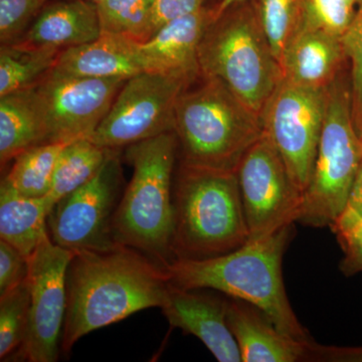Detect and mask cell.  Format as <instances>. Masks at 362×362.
<instances>
[{"mask_svg": "<svg viewBox=\"0 0 362 362\" xmlns=\"http://www.w3.org/2000/svg\"><path fill=\"white\" fill-rule=\"evenodd\" d=\"M168 271L146 255L117 245L106 251L75 252L66 274V310L62 352L85 335L145 309L160 307Z\"/></svg>", "mask_w": 362, "mask_h": 362, "instance_id": "6da1fadb", "label": "cell"}, {"mask_svg": "<svg viewBox=\"0 0 362 362\" xmlns=\"http://www.w3.org/2000/svg\"><path fill=\"white\" fill-rule=\"evenodd\" d=\"M291 235L290 226L214 258L175 259L166 269L169 283L185 289H213L246 301L281 332L300 341L310 340L293 310L283 281V256Z\"/></svg>", "mask_w": 362, "mask_h": 362, "instance_id": "7a4b0ae2", "label": "cell"}, {"mask_svg": "<svg viewBox=\"0 0 362 362\" xmlns=\"http://www.w3.org/2000/svg\"><path fill=\"white\" fill-rule=\"evenodd\" d=\"M177 151L175 131L127 147L125 157L133 175L113 220L117 244L141 252L165 270L175 262L173 170Z\"/></svg>", "mask_w": 362, "mask_h": 362, "instance_id": "3957f363", "label": "cell"}, {"mask_svg": "<svg viewBox=\"0 0 362 362\" xmlns=\"http://www.w3.org/2000/svg\"><path fill=\"white\" fill-rule=\"evenodd\" d=\"M249 239L237 171L180 162L173 183L175 261L214 258Z\"/></svg>", "mask_w": 362, "mask_h": 362, "instance_id": "277c9868", "label": "cell"}, {"mask_svg": "<svg viewBox=\"0 0 362 362\" xmlns=\"http://www.w3.org/2000/svg\"><path fill=\"white\" fill-rule=\"evenodd\" d=\"M173 131L180 162L230 171H237L247 150L264 133L261 116L214 78H204L199 87L181 93Z\"/></svg>", "mask_w": 362, "mask_h": 362, "instance_id": "5b68a950", "label": "cell"}, {"mask_svg": "<svg viewBox=\"0 0 362 362\" xmlns=\"http://www.w3.org/2000/svg\"><path fill=\"white\" fill-rule=\"evenodd\" d=\"M199 63L202 78H218L259 116L283 80L254 0L213 21L199 45Z\"/></svg>", "mask_w": 362, "mask_h": 362, "instance_id": "8992f818", "label": "cell"}, {"mask_svg": "<svg viewBox=\"0 0 362 362\" xmlns=\"http://www.w3.org/2000/svg\"><path fill=\"white\" fill-rule=\"evenodd\" d=\"M361 163L362 137L354 122L351 94L337 78L327 88L322 131L298 223L312 228L332 225L349 204Z\"/></svg>", "mask_w": 362, "mask_h": 362, "instance_id": "52a82bcc", "label": "cell"}, {"mask_svg": "<svg viewBox=\"0 0 362 362\" xmlns=\"http://www.w3.org/2000/svg\"><path fill=\"white\" fill-rule=\"evenodd\" d=\"M192 82L159 71H142L128 78L88 138L105 148L120 149L173 131L176 102Z\"/></svg>", "mask_w": 362, "mask_h": 362, "instance_id": "ba28073f", "label": "cell"}, {"mask_svg": "<svg viewBox=\"0 0 362 362\" xmlns=\"http://www.w3.org/2000/svg\"><path fill=\"white\" fill-rule=\"evenodd\" d=\"M114 150L93 180L59 199L47 218L52 242L74 252L117 246L113 220L120 202L122 169Z\"/></svg>", "mask_w": 362, "mask_h": 362, "instance_id": "9c48e42d", "label": "cell"}, {"mask_svg": "<svg viewBox=\"0 0 362 362\" xmlns=\"http://www.w3.org/2000/svg\"><path fill=\"white\" fill-rule=\"evenodd\" d=\"M327 104V88L281 81L261 114L264 133L302 192L310 181Z\"/></svg>", "mask_w": 362, "mask_h": 362, "instance_id": "30bf717a", "label": "cell"}, {"mask_svg": "<svg viewBox=\"0 0 362 362\" xmlns=\"http://www.w3.org/2000/svg\"><path fill=\"white\" fill-rule=\"evenodd\" d=\"M237 176L249 240L261 239L297 223L303 192L293 182L265 133L243 157Z\"/></svg>", "mask_w": 362, "mask_h": 362, "instance_id": "8fae6325", "label": "cell"}, {"mask_svg": "<svg viewBox=\"0 0 362 362\" xmlns=\"http://www.w3.org/2000/svg\"><path fill=\"white\" fill-rule=\"evenodd\" d=\"M126 81L45 75L30 90L44 122L47 142L89 137L108 113Z\"/></svg>", "mask_w": 362, "mask_h": 362, "instance_id": "7c38bea8", "label": "cell"}, {"mask_svg": "<svg viewBox=\"0 0 362 362\" xmlns=\"http://www.w3.org/2000/svg\"><path fill=\"white\" fill-rule=\"evenodd\" d=\"M74 255L49 237L28 257L30 326L21 359L58 361L66 310V274Z\"/></svg>", "mask_w": 362, "mask_h": 362, "instance_id": "4fadbf2b", "label": "cell"}, {"mask_svg": "<svg viewBox=\"0 0 362 362\" xmlns=\"http://www.w3.org/2000/svg\"><path fill=\"white\" fill-rule=\"evenodd\" d=\"M169 283L160 308L173 327L194 335L220 362H242L226 321V300Z\"/></svg>", "mask_w": 362, "mask_h": 362, "instance_id": "5bb4252c", "label": "cell"}, {"mask_svg": "<svg viewBox=\"0 0 362 362\" xmlns=\"http://www.w3.org/2000/svg\"><path fill=\"white\" fill-rule=\"evenodd\" d=\"M214 9L199 11L169 21L148 40L137 42L145 71L175 74L195 80L201 75L199 45L213 23Z\"/></svg>", "mask_w": 362, "mask_h": 362, "instance_id": "9a60e30c", "label": "cell"}, {"mask_svg": "<svg viewBox=\"0 0 362 362\" xmlns=\"http://www.w3.org/2000/svg\"><path fill=\"white\" fill-rule=\"evenodd\" d=\"M344 57L341 37L300 23L281 56L283 80L326 89L337 80Z\"/></svg>", "mask_w": 362, "mask_h": 362, "instance_id": "2e32d148", "label": "cell"}, {"mask_svg": "<svg viewBox=\"0 0 362 362\" xmlns=\"http://www.w3.org/2000/svg\"><path fill=\"white\" fill-rule=\"evenodd\" d=\"M226 321L243 362L304 361L305 342L284 334L259 308L243 300H226Z\"/></svg>", "mask_w": 362, "mask_h": 362, "instance_id": "e0dca14e", "label": "cell"}, {"mask_svg": "<svg viewBox=\"0 0 362 362\" xmlns=\"http://www.w3.org/2000/svg\"><path fill=\"white\" fill-rule=\"evenodd\" d=\"M135 40L102 33L97 40L64 49L49 73L92 78H128L144 71Z\"/></svg>", "mask_w": 362, "mask_h": 362, "instance_id": "ac0fdd59", "label": "cell"}, {"mask_svg": "<svg viewBox=\"0 0 362 362\" xmlns=\"http://www.w3.org/2000/svg\"><path fill=\"white\" fill-rule=\"evenodd\" d=\"M101 33L97 4L89 0H64L45 6L18 42L64 51L93 42Z\"/></svg>", "mask_w": 362, "mask_h": 362, "instance_id": "d6986e66", "label": "cell"}, {"mask_svg": "<svg viewBox=\"0 0 362 362\" xmlns=\"http://www.w3.org/2000/svg\"><path fill=\"white\" fill-rule=\"evenodd\" d=\"M51 207L45 197L18 194L6 178L0 185V240L28 257L49 237L47 218Z\"/></svg>", "mask_w": 362, "mask_h": 362, "instance_id": "ffe728a7", "label": "cell"}, {"mask_svg": "<svg viewBox=\"0 0 362 362\" xmlns=\"http://www.w3.org/2000/svg\"><path fill=\"white\" fill-rule=\"evenodd\" d=\"M47 142L44 122L30 89L0 97L1 168L25 150Z\"/></svg>", "mask_w": 362, "mask_h": 362, "instance_id": "44dd1931", "label": "cell"}, {"mask_svg": "<svg viewBox=\"0 0 362 362\" xmlns=\"http://www.w3.org/2000/svg\"><path fill=\"white\" fill-rule=\"evenodd\" d=\"M114 150L100 146L88 137L69 143L59 157L51 189L45 197L51 211L59 199L93 180Z\"/></svg>", "mask_w": 362, "mask_h": 362, "instance_id": "7402d4cb", "label": "cell"}, {"mask_svg": "<svg viewBox=\"0 0 362 362\" xmlns=\"http://www.w3.org/2000/svg\"><path fill=\"white\" fill-rule=\"evenodd\" d=\"M62 49L16 42L1 45L0 97L37 85L49 73Z\"/></svg>", "mask_w": 362, "mask_h": 362, "instance_id": "603a6c76", "label": "cell"}, {"mask_svg": "<svg viewBox=\"0 0 362 362\" xmlns=\"http://www.w3.org/2000/svg\"><path fill=\"white\" fill-rule=\"evenodd\" d=\"M69 143L47 142L25 150L14 159L4 178L18 194L42 199L51 189L59 157Z\"/></svg>", "mask_w": 362, "mask_h": 362, "instance_id": "cb8c5ba5", "label": "cell"}, {"mask_svg": "<svg viewBox=\"0 0 362 362\" xmlns=\"http://www.w3.org/2000/svg\"><path fill=\"white\" fill-rule=\"evenodd\" d=\"M30 295L28 279L0 296V359L20 358L30 326Z\"/></svg>", "mask_w": 362, "mask_h": 362, "instance_id": "d4e9b609", "label": "cell"}, {"mask_svg": "<svg viewBox=\"0 0 362 362\" xmlns=\"http://www.w3.org/2000/svg\"><path fill=\"white\" fill-rule=\"evenodd\" d=\"M154 0H103L98 4L102 33L122 35L135 42L149 39Z\"/></svg>", "mask_w": 362, "mask_h": 362, "instance_id": "484cf974", "label": "cell"}, {"mask_svg": "<svg viewBox=\"0 0 362 362\" xmlns=\"http://www.w3.org/2000/svg\"><path fill=\"white\" fill-rule=\"evenodd\" d=\"M262 28L280 64L286 45L301 21L305 0H254Z\"/></svg>", "mask_w": 362, "mask_h": 362, "instance_id": "4316f807", "label": "cell"}, {"mask_svg": "<svg viewBox=\"0 0 362 362\" xmlns=\"http://www.w3.org/2000/svg\"><path fill=\"white\" fill-rule=\"evenodd\" d=\"M354 11L356 4L349 0H305L300 23L342 37Z\"/></svg>", "mask_w": 362, "mask_h": 362, "instance_id": "83f0119b", "label": "cell"}, {"mask_svg": "<svg viewBox=\"0 0 362 362\" xmlns=\"http://www.w3.org/2000/svg\"><path fill=\"white\" fill-rule=\"evenodd\" d=\"M341 40L345 57L351 63L352 113L362 137V0H357L354 18Z\"/></svg>", "mask_w": 362, "mask_h": 362, "instance_id": "f1b7e54d", "label": "cell"}, {"mask_svg": "<svg viewBox=\"0 0 362 362\" xmlns=\"http://www.w3.org/2000/svg\"><path fill=\"white\" fill-rule=\"evenodd\" d=\"M331 230L337 235L343 257L340 270L346 276L362 272V214L347 206L332 225Z\"/></svg>", "mask_w": 362, "mask_h": 362, "instance_id": "f546056e", "label": "cell"}, {"mask_svg": "<svg viewBox=\"0 0 362 362\" xmlns=\"http://www.w3.org/2000/svg\"><path fill=\"white\" fill-rule=\"evenodd\" d=\"M49 0H0V40L13 44L37 18Z\"/></svg>", "mask_w": 362, "mask_h": 362, "instance_id": "4dcf8cb0", "label": "cell"}, {"mask_svg": "<svg viewBox=\"0 0 362 362\" xmlns=\"http://www.w3.org/2000/svg\"><path fill=\"white\" fill-rule=\"evenodd\" d=\"M28 261L11 245L0 240V296L25 282Z\"/></svg>", "mask_w": 362, "mask_h": 362, "instance_id": "1f68e13d", "label": "cell"}, {"mask_svg": "<svg viewBox=\"0 0 362 362\" xmlns=\"http://www.w3.org/2000/svg\"><path fill=\"white\" fill-rule=\"evenodd\" d=\"M206 0H154L150 18L149 37L164 25L194 13L204 6Z\"/></svg>", "mask_w": 362, "mask_h": 362, "instance_id": "d6a6232c", "label": "cell"}, {"mask_svg": "<svg viewBox=\"0 0 362 362\" xmlns=\"http://www.w3.org/2000/svg\"><path fill=\"white\" fill-rule=\"evenodd\" d=\"M304 361L362 362V346H325L312 339L307 340Z\"/></svg>", "mask_w": 362, "mask_h": 362, "instance_id": "836d02e7", "label": "cell"}, {"mask_svg": "<svg viewBox=\"0 0 362 362\" xmlns=\"http://www.w3.org/2000/svg\"><path fill=\"white\" fill-rule=\"evenodd\" d=\"M347 206L362 214V163L352 185Z\"/></svg>", "mask_w": 362, "mask_h": 362, "instance_id": "e575fe53", "label": "cell"}, {"mask_svg": "<svg viewBox=\"0 0 362 362\" xmlns=\"http://www.w3.org/2000/svg\"><path fill=\"white\" fill-rule=\"evenodd\" d=\"M246 1V0H221L216 6L213 7L214 9V20L218 18L221 13H225L226 9L230 8L235 4H240V2Z\"/></svg>", "mask_w": 362, "mask_h": 362, "instance_id": "d590c367", "label": "cell"}, {"mask_svg": "<svg viewBox=\"0 0 362 362\" xmlns=\"http://www.w3.org/2000/svg\"><path fill=\"white\" fill-rule=\"evenodd\" d=\"M89 1L90 2H94L95 4H101L102 1H103V0H89Z\"/></svg>", "mask_w": 362, "mask_h": 362, "instance_id": "8d00e7d4", "label": "cell"}, {"mask_svg": "<svg viewBox=\"0 0 362 362\" xmlns=\"http://www.w3.org/2000/svg\"><path fill=\"white\" fill-rule=\"evenodd\" d=\"M349 2H351V4H356V1L357 0H349Z\"/></svg>", "mask_w": 362, "mask_h": 362, "instance_id": "74e56055", "label": "cell"}]
</instances>
